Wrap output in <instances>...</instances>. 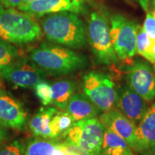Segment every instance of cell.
<instances>
[{
    "label": "cell",
    "instance_id": "obj_36",
    "mask_svg": "<svg viewBox=\"0 0 155 155\" xmlns=\"http://www.w3.org/2000/svg\"><path fill=\"white\" fill-rule=\"evenodd\" d=\"M127 1H129V0H127Z\"/></svg>",
    "mask_w": 155,
    "mask_h": 155
},
{
    "label": "cell",
    "instance_id": "obj_4",
    "mask_svg": "<svg viewBox=\"0 0 155 155\" xmlns=\"http://www.w3.org/2000/svg\"><path fill=\"white\" fill-rule=\"evenodd\" d=\"M87 36L98 63L106 65L118 63L119 59L111 43L108 21L104 15L98 12L91 14L87 26Z\"/></svg>",
    "mask_w": 155,
    "mask_h": 155
},
{
    "label": "cell",
    "instance_id": "obj_11",
    "mask_svg": "<svg viewBox=\"0 0 155 155\" xmlns=\"http://www.w3.org/2000/svg\"><path fill=\"white\" fill-rule=\"evenodd\" d=\"M146 101L128 86H122L117 91L116 106L126 117L137 123L141 121L147 110Z\"/></svg>",
    "mask_w": 155,
    "mask_h": 155
},
{
    "label": "cell",
    "instance_id": "obj_24",
    "mask_svg": "<svg viewBox=\"0 0 155 155\" xmlns=\"http://www.w3.org/2000/svg\"><path fill=\"white\" fill-rule=\"evenodd\" d=\"M35 89L37 96L41 100L43 105L51 104V88L48 83L42 81L36 85Z\"/></svg>",
    "mask_w": 155,
    "mask_h": 155
},
{
    "label": "cell",
    "instance_id": "obj_7",
    "mask_svg": "<svg viewBox=\"0 0 155 155\" xmlns=\"http://www.w3.org/2000/svg\"><path fill=\"white\" fill-rule=\"evenodd\" d=\"M110 21V36L118 59H131L136 53L137 24L119 14L113 15Z\"/></svg>",
    "mask_w": 155,
    "mask_h": 155
},
{
    "label": "cell",
    "instance_id": "obj_17",
    "mask_svg": "<svg viewBox=\"0 0 155 155\" xmlns=\"http://www.w3.org/2000/svg\"><path fill=\"white\" fill-rule=\"evenodd\" d=\"M58 111L55 107L41 108L29 122V127L35 136L52 139L50 123L52 118Z\"/></svg>",
    "mask_w": 155,
    "mask_h": 155
},
{
    "label": "cell",
    "instance_id": "obj_19",
    "mask_svg": "<svg viewBox=\"0 0 155 155\" xmlns=\"http://www.w3.org/2000/svg\"><path fill=\"white\" fill-rule=\"evenodd\" d=\"M57 142L45 138L30 141L25 148L24 155H52L55 151Z\"/></svg>",
    "mask_w": 155,
    "mask_h": 155
},
{
    "label": "cell",
    "instance_id": "obj_25",
    "mask_svg": "<svg viewBox=\"0 0 155 155\" xmlns=\"http://www.w3.org/2000/svg\"><path fill=\"white\" fill-rule=\"evenodd\" d=\"M25 148L22 141L16 140L2 147L0 149V155H24Z\"/></svg>",
    "mask_w": 155,
    "mask_h": 155
},
{
    "label": "cell",
    "instance_id": "obj_14",
    "mask_svg": "<svg viewBox=\"0 0 155 155\" xmlns=\"http://www.w3.org/2000/svg\"><path fill=\"white\" fill-rule=\"evenodd\" d=\"M134 151L141 153L155 144V103L147 108L144 116L137 127L134 134Z\"/></svg>",
    "mask_w": 155,
    "mask_h": 155
},
{
    "label": "cell",
    "instance_id": "obj_35",
    "mask_svg": "<svg viewBox=\"0 0 155 155\" xmlns=\"http://www.w3.org/2000/svg\"><path fill=\"white\" fill-rule=\"evenodd\" d=\"M83 1H86V0H83Z\"/></svg>",
    "mask_w": 155,
    "mask_h": 155
},
{
    "label": "cell",
    "instance_id": "obj_26",
    "mask_svg": "<svg viewBox=\"0 0 155 155\" xmlns=\"http://www.w3.org/2000/svg\"><path fill=\"white\" fill-rule=\"evenodd\" d=\"M143 27L150 39L151 43H155V11L147 12Z\"/></svg>",
    "mask_w": 155,
    "mask_h": 155
},
{
    "label": "cell",
    "instance_id": "obj_33",
    "mask_svg": "<svg viewBox=\"0 0 155 155\" xmlns=\"http://www.w3.org/2000/svg\"><path fill=\"white\" fill-rule=\"evenodd\" d=\"M154 73H155V63H154Z\"/></svg>",
    "mask_w": 155,
    "mask_h": 155
},
{
    "label": "cell",
    "instance_id": "obj_12",
    "mask_svg": "<svg viewBox=\"0 0 155 155\" xmlns=\"http://www.w3.org/2000/svg\"><path fill=\"white\" fill-rule=\"evenodd\" d=\"M99 121L105 127L122 137L134 150V134L137 125L128 119L120 111L114 108L104 112L99 117Z\"/></svg>",
    "mask_w": 155,
    "mask_h": 155
},
{
    "label": "cell",
    "instance_id": "obj_1",
    "mask_svg": "<svg viewBox=\"0 0 155 155\" xmlns=\"http://www.w3.org/2000/svg\"><path fill=\"white\" fill-rule=\"evenodd\" d=\"M40 25L46 38L53 43L75 49L86 45L87 28L76 13L61 12L45 15Z\"/></svg>",
    "mask_w": 155,
    "mask_h": 155
},
{
    "label": "cell",
    "instance_id": "obj_30",
    "mask_svg": "<svg viewBox=\"0 0 155 155\" xmlns=\"http://www.w3.org/2000/svg\"><path fill=\"white\" fill-rule=\"evenodd\" d=\"M149 152L150 153L151 155H155V144L151 146L150 148L148 149Z\"/></svg>",
    "mask_w": 155,
    "mask_h": 155
},
{
    "label": "cell",
    "instance_id": "obj_28",
    "mask_svg": "<svg viewBox=\"0 0 155 155\" xmlns=\"http://www.w3.org/2000/svg\"><path fill=\"white\" fill-rule=\"evenodd\" d=\"M139 2V5H141V8L145 12H148L149 6L151 4L152 6L153 10L155 11V0H137Z\"/></svg>",
    "mask_w": 155,
    "mask_h": 155
},
{
    "label": "cell",
    "instance_id": "obj_18",
    "mask_svg": "<svg viewBox=\"0 0 155 155\" xmlns=\"http://www.w3.org/2000/svg\"><path fill=\"white\" fill-rule=\"evenodd\" d=\"M51 88V104L60 109L66 108L68 101L74 94L75 84L69 80L59 81L53 83Z\"/></svg>",
    "mask_w": 155,
    "mask_h": 155
},
{
    "label": "cell",
    "instance_id": "obj_29",
    "mask_svg": "<svg viewBox=\"0 0 155 155\" xmlns=\"http://www.w3.org/2000/svg\"><path fill=\"white\" fill-rule=\"evenodd\" d=\"M7 138H8V132L7 129L0 127V149L4 147Z\"/></svg>",
    "mask_w": 155,
    "mask_h": 155
},
{
    "label": "cell",
    "instance_id": "obj_15",
    "mask_svg": "<svg viewBox=\"0 0 155 155\" xmlns=\"http://www.w3.org/2000/svg\"><path fill=\"white\" fill-rule=\"evenodd\" d=\"M65 108L73 122L95 118L101 111L84 94H73Z\"/></svg>",
    "mask_w": 155,
    "mask_h": 155
},
{
    "label": "cell",
    "instance_id": "obj_16",
    "mask_svg": "<svg viewBox=\"0 0 155 155\" xmlns=\"http://www.w3.org/2000/svg\"><path fill=\"white\" fill-rule=\"evenodd\" d=\"M100 155H134L133 150L122 137L105 129Z\"/></svg>",
    "mask_w": 155,
    "mask_h": 155
},
{
    "label": "cell",
    "instance_id": "obj_34",
    "mask_svg": "<svg viewBox=\"0 0 155 155\" xmlns=\"http://www.w3.org/2000/svg\"><path fill=\"white\" fill-rule=\"evenodd\" d=\"M0 93H2V92H1V89H0Z\"/></svg>",
    "mask_w": 155,
    "mask_h": 155
},
{
    "label": "cell",
    "instance_id": "obj_21",
    "mask_svg": "<svg viewBox=\"0 0 155 155\" xmlns=\"http://www.w3.org/2000/svg\"><path fill=\"white\" fill-rule=\"evenodd\" d=\"M74 123L72 118L68 112L58 111L52 118L50 123V129L52 139L59 137L61 134L68 129Z\"/></svg>",
    "mask_w": 155,
    "mask_h": 155
},
{
    "label": "cell",
    "instance_id": "obj_20",
    "mask_svg": "<svg viewBox=\"0 0 155 155\" xmlns=\"http://www.w3.org/2000/svg\"><path fill=\"white\" fill-rule=\"evenodd\" d=\"M152 43L148 35L145 31L144 27L137 25V40H136V53L144 57L145 59L154 64L152 52Z\"/></svg>",
    "mask_w": 155,
    "mask_h": 155
},
{
    "label": "cell",
    "instance_id": "obj_27",
    "mask_svg": "<svg viewBox=\"0 0 155 155\" xmlns=\"http://www.w3.org/2000/svg\"><path fill=\"white\" fill-rule=\"evenodd\" d=\"M0 5L5 8L20 7L23 5L22 0H0Z\"/></svg>",
    "mask_w": 155,
    "mask_h": 155
},
{
    "label": "cell",
    "instance_id": "obj_8",
    "mask_svg": "<svg viewBox=\"0 0 155 155\" xmlns=\"http://www.w3.org/2000/svg\"><path fill=\"white\" fill-rule=\"evenodd\" d=\"M129 87L146 101L155 98V73L146 62L136 61L127 68Z\"/></svg>",
    "mask_w": 155,
    "mask_h": 155
},
{
    "label": "cell",
    "instance_id": "obj_10",
    "mask_svg": "<svg viewBox=\"0 0 155 155\" xmlns=\"http://www.w3.org/2000/svg\"><path fill=\"white\" fill-rule=\"evenodd\" d=\"M18 9L32 17H43L61 12L79 14L84 12L85 4L83 0H35L21 5Z\"/></svg>",
    "mask_w": 155,
    "mask_h": 155
},
{
    "label": "cell",
    "instance_id": "obj_6",
    "mask_svg": "<svg viewBox=\"0 0 155 155\" xmlns=\"http://www.w3.org/2000/svg\"><path fill=\"white\" fill-rule=\"evenodd\" d=\"M83 90L101 111L113 109L117 101V91L111 78L102 73H88L83 78Z\"/></svg>",
    "mask_w": 155,
    "mask_h": 155
},
{
    "label": "cell",
    "instance_id": "obj_5",
    "mask_svg": "<svg viewBox=\"0 0 155 155\" xmlns=\"http://www.w3.org/2000/svg\"><path fill=\"white\" fill-rule=\"evenodd\" d=\"M105 127L96 118L74 122L63 132L65 141L94 155H100Z\"/></svg>",
    "mask_w": 155,
    "mask_h": 155
},
{
    "label": "cell",
    "instance_id": "obj_32",
    "mask_svg": "<svg viewBox=\"0 0 155 155\" xmlns=\"http://www.w3.org/2000/svg\"><path fill=\"white\" fill-rule=\"evenodd\" d=\"M33 1H35V0H22L23 5H25V4H28V3L32 2H33Z\"/></svg>",
    "mask_w": 155,
    "mask_h": 155
},
{
    "label": "cell",
    "instance_id": "obj_13",
    "mask_svg": "<svg viewBox=\"0 0 155 155\" xmlns=\"http://www.w3.org/2000/svg\"><path fill=\"white\" fill-rule=\"evenodd\" d=\"M28 120V113L22 104L11 96L0 93V125L22 129Z\"/></svg>",
    "mask_w": 155,
    "mask_h": 155
},
{
    "label": "cell",
    "instance_id": "obj_22",
    "mask_svg": "<svg viewBox=\"0 0 155 155\" xmlns=\"http://www.w3.org/2000/svg\"><path fill=\"white\" fill-rule=\"evenodd\" d=\"M17 48L9 42L0 38V71L15 61Z\"/></svg>",
    "mask_w": 155,
    "mask_h": 155
},
{
    "label": "cell",
    "instance_id": "obj_2",
    "mask_svg": "<svg viewBox=\"0 0 155 155\" xmlns=\"http://www.w3.org/2000/svg\"><path fill=\"white\" fill-rule=\"evenodd\" d=\"M30 58L45 73L53 75L70 74L88 65L86 56L69 48L47 42L32 50Z\"/></svg>",
    "mask_w": 155,
    "mask_h": 155
},
{
    "label": "cell",
    "instance_id": "obj_23",
    "mask_svg": "<svg viewBox=\"0 0 155 155\" xmlns=\"http://www.w3.org/2000/svg\"><path fill=\"white\" fill-rule=\"evenodd\" d=\"M52 155H94L91 153L83 150L81 147L71 143L64 141L58 143Z\"/></svg>",
    "mask_w": 155,
    "mask_h": 155
},
{
    "label": "cell",
    "instance_id": "obj_3",
    "mask_svg": "<svg viewBox=\"0 0 155 155\" xmlns=\"http://www.w3.org/2000/svg\"><path fill=\"white\" fill-rule=\"evenodd\" d=\"M42 28L32 15L13 8L0 9V38L11 44L24 45L38 40Z\"/></svg>",
    "mask_w": 155,
    "mask_h": 155
},
{
    "label": "cell",
    "instance_id": "obj_9",
    "mask_svg": "<svg viewBox=\"0 0 155 155\" xmlns=\"http://www.w3.org/2000/svg\"><path fill=\"white\" fill-rule=\"evenodd\" d=\"M4 78L22 88H35L43 81L45 73L35 64L15 61L0 71Z\"/></svg>",
    "mask_w": 155,
    "mask_h": 155
},
{
    "label": "cell",
    "instance_id": "obj_31",
    "mask_svg": "<svg viewBox=\"0 0 155 155\" xmlns=\"http://www.w3.org/2000/svg\"><path fill=\"white\" fill-rule=\"evenodd\" d=\"M138 155H151V154H150V153L149 152V151L147 150V151H145V152L139 153Z\"/></svg>",
    "mask_w": 155,
    "mask_h": 155
}]
</instances>
